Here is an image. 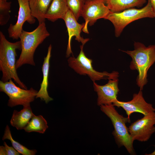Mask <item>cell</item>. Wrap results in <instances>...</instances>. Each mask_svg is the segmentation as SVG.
<instances>
[{"instance_id": "21", "label": "cell", "mask_w": 155, "mask_h": 155, "mask_svg": "<svg viewBox=\"0 0 155 155\" xmlns=\"http://www.w3.org/2000/svg\"><path fill=\"white\" fill-rule=\"evenodd\" d=\"M11 2L5 0H0V25L6 24L9 20Z\"/></svg>"}, {"instance_id": "8", "label": "cell", "mask_w": 155, "mask_h": 155, "mask_svg": "<svg viewBox=\"0 0 155 155\" xmlns=\"http://www.w3.org/2000/svg\"><path fill=\"white\" fill-rule=\"evenodd\" d=\"M111 12L107 6L105 0H86L81 16L85 21L82 31L89 34L88 26H92L98 20L105 19Z\"/></svg>"}, {"instance_id": "17", "label": "cell", "mask_w": 155, "mask_h": 155, "mask_svg": "<svg viewBox=\"0 0 155 155\" xmlns=\"http://www.w3.org/2000/svg\"><path fill=\"white\" fill-rule=\"evenodd\" d=\"M146 2V0H105L107 6L113 13L120 12L134 7H141Z\"/></svg>"}, {"instance_id": "11", "label": "cell", "mask_w": 155, "mask_h": 155, "mask_svg": "<svg viewBox=\"0 0 155 155\" xmlns=\"http://www.w3.org/2000/svg\"><path fill=\"white\" fill-rule=\"evenodd\" d=\"M113 104L114 106L123 108L129 118L134 113H140L145 115L150 113L155 112V108L152 105L145 100L141 90L137 93L134 94L132 99L129 101L125 102L117 100Z\"/></svg>"}, {"instance_id": "1", "label": "cell", "mask_w": 155, "mask_h": 155, "mask_svg": "<svg viewBox=\"0 0 155 155\" xmlns=\"http://www.w3.org/2000/svg\"><path fill=\"white\" fill-rule=\"evenodd\" d=\"M133 51H121L125 53L132 58L130 67L136 70L138 73L137 78V84L142 90L147 82V72L150 68L155 62V45L146 47L144 44L135 42Z\"/></svg>"}, {"instance_id": "15", "label": "cell", "mask_w": 155, "mask_h": 155, "mask_svg": "<svg viewBox=\"0 0 155 155\" xmlns=\"http://www.w3.org/2000/svg\"><path fill=\"white\" fill-rule=\"evenodd\" d=\"M34 115L30 105L23 106L20 111L14 110L10 121V124L18 130L24 129Z\"/></svg>"}, {"instance_id": "10", "label": "cell", "mask_w": 155, "mask_h": 155, "mask_svg": "<svg viewBox=\"0 0 155 155\" xmlns=\"http://www.w3.org/2000/svg\"><path fill=\"white\" fill-rule=\"evenodd\" d=\"M17 0L19 5L17 20L15 24H10L7 30L9 37L16 40L19 38L23 30V25L25 22L33 24L36 21L31 13L29 0Z\"/></svg>"}, {"instance_id": "13", "label": "cell", "mask_w": 155, "mask_h": 155, "mask_svg": "<svg viewBox=\"0 0 155 155\" xmlns=\"http://www.w3.org/2000/svg\"><path fill=\"white\" fill-rule=\"evenodd\" d=\"M63 20L64 21L68 33V43L66 52V57L70 56L72 53L71 48L72 38L75 37V40L82 44H85L89 40V38H84L81 37V32L84 26V23H79L71 12L69 9Z\"/></svg>"}, {"instance_id": "19", "label": "cell", "mask_w": 155, "mask_h": 155, "mask_svg": "<svg viewBox=\"0 0 155 155\" xmlns=\"http://www.w3.org/2000/svg\"><path fill=\"white\" fill-rule=\"evenodd\" d=\"M48 128L47 122L42 116L34 115L24 129L28 133L36 132L43 134Z\"/></svg>"}, {"instance_id": "25", "label": "cell", "mask_w": 155, "mask_h": 155, "mask_svg": "<svg viewBox=\"0 0 155 155\" xmlns=\"http://www.w3.org/2000/svg\"><path fill=\"white\" fill-rule=\"evenodd\" d=\"M146 155H155V150L152 153L149 154H145Z\"/></svg>"}, {"instance_id": "26", "label": "cell", "mask_w": 155, "mask_h": 155, "mask_svg": "<svg viewBox=\"0 0 155 155\" xmlns=\"http://www.w3.org/2000/svg\"><path fill=\"white\" fill-rule=\"evenodd\" d=\"M5 0L7 1V0Z\"/></svg>"}, {"instance_id": "3", "label": "cell", "mask_w": 155, "mask_h": 155, "mask_svg": "<svg viewBox=\"0 0 155 155\" xmlns=\"http://www.w3.org/2000/svg\"><path fill=\"white\" fill-rule=\"evenodd\" d=\"M50 35L45 22L39 24L31 32L23 30L19 38L21 45V52L16 63V69L25 64L35 65L34 56L35 51L44 40Z\"/></svg>"}, {"instance_id": "23", "label": "cell", "mask_w": 155, "mask_h": 155, "mask_svg": "<svg viewBox=\"0 0 155 155\" xmlns=\"http://www.w3.org/2000/svg\"><path fill=\"white\" fill-rule=\"evenodd\" d=\"M3 146H0V155H19L20 154L13 147H10L4 142Z\"/></svg>"}, {"instance_id": "9", "label": "cell", "mask_w": 155, "mask_h": 155, "mask_svg": "<svg viewBox=\"0 0 155 155\" xmlns=\"http://www.w3.org/2000/svg\"><path fill=\"white\" fill-rule=\"evenodd\" d=\"M155 112L150 113L132 123L128 128L134 141H147L155 132Z\"/></svg>"}, {"instance_id": "22", "label": "cell", "mask_w": 155, "mask_h": 155, "mask_svg": "<svg viewBox=\"0 0 155 155\" xmlns=\"http://www.w3.org/2000/svg\"><path fill=\"white\" fill-rule=\"evenodd\" d=\"M86 0H67L69 9L71 12L76 19L78 20L81 16L82 9Z\"/></svg>"}, {"instance_id": "16", "label": "cell", "mask_w": 155, "mask_h": 155, "mask_svg": "<svg viewBox=\"0 0 155 155\" xmlns=\"http://www.w3.org/2000/svg\"><path fill=\"white\" fill-rule=\"evenodd\" d=\"M67 0H53L45 15V18L55 22L59 19H63L69 10Z\"/></svg>"}, {"instance_id": "5", "label": "cell", "mask_w": 155, "mask_h": 155, "mask_svg": "<svg viewBox=\"0 0 155 155\" xmlns=\"http://www.w3.org/2000/svg\"><path fill=\"white\" fill-rule=\"evenodd\" d=\"M155 18L150 0L147 5L141 9L134 8L119 12H111L105 19L110 21L113 24L116 37H119L124 28L131 22L144 18Z\"/></svg>"}, {"instance_id": "18", "label": "cell", "mask_w": 155, "mask_h": 155, "mask_svg": "<svg viewBox=\"0 0 155 155\" xmlns=\"http://www.w3.org/2000/svg\"><path fill=\"white\" fill-rule=\"evenodd\" d=\"M53 0H29L32 15L39 24L45 22V15Z\"/></svg>"}, {"instance_id": "4", "label": "cell", "mask_w": 155, "mask_h": 155, "mask_svg": "<svg viewBox=\"0 0 155 155\" xmlns=\"http://www.w3.org/2000/svg\"><path fill=\"white\" fill-rule=\"evenodd\" d=\"M113 104L102 105L100 106L101 110L111 119L114 127L113 134L117 144L124 146L131 154H135L133 148V140L126 125L130 123L129 118L125 117L119 114Z\"/></svg>"}, {"instance_id": "6", "label": "cell", "mask_w": 155, "mask_h": 155, "mask_svg": "<svg viewBox=\"0 0 155 155\" xmlns=\"http://www.w3.org/2000/svg\"><path fill=\"white\" fill-rule=\"evenodd\" d=\"M84 44L80 46V51L76 58L70 57L68 59L69 66L80 75H88L93 82L104 79H115L119 77L116 71L109 73L106 71L99 72L94 69L92 65V60L88 58L83 51Z\"/></svg>"}, {"instance_id": "14", "label": "cell", "mask_w": 155, "mask_h": 155, "mask_svg": "<svg viewBox=\"0 0 155 155\" xmlns=\"http://www.w3.org/2000/svg\"><path fill=\"white\" fill-rule=\"evenodd\" d=\"M52 48V45L50 44L48 48L46 56L44 58V61L42 67V80L40 85V88L38 91L35 98H40L41 100L45 101L46 103H47L49 101L53 100V98L49 96L47 91L50 60L51 57Z\"/></svg>"}, {"instance_id": "2", "label": "cell", "mask_w": 155, "mask_h": 155, "mask_svg": "<svg viewBox=\"0 0 155 155\" xmlns=\"http://www.w3.org/2000/svg\"><path fill=\"white\" fill-rule=\"evenodd\" d=\"M21 50L20 41L14 42L8 41L1 31L0 32V69L2 73L1 81L3 82L13 79L20 87L27 89L20 80L16 68V49Z\"/></svg>"}, {"instance_id": "12", "label": "cell", "mask_w": 155, "mask_h": 155, "mask_svg": "<svg viewBox=\"0 0 155 155\" xmlns=\"http://www.w3.org/2000/svg\"><path fill=\"white\" fill-rule=\"evenodd\" d=\"M118 79H109L108 82L104 85L98 84L93 82L94 90L98 95L97 104L98 106L113 104L117 99L119 91L118 87Z\"/></svg>"}, {"instance_id": "7", "label": "cell", "mask_w": 155, "mask_h": 155, "mask_svg": "<svg viewBox=\"0 0 155 155\" xmlns=\"http://www.w3.org/2000/svg\"><path fill=\"white\" fill-rule=\"evenodd\" d=\"M0 90L5 93L9 98L8 106L11 107L18 105H30L38 92L32 88L25 89L17 86L11 79L3 82L0 81Z\"/></svg>"}, {"instance_id": "20", "label": "cell", "mask_w": 155, "mask_h": 155, "mask_svg": "<svg viewBox=\"0 0 155 155\" xmlns=\"http://www.w3.org/2000/svg\"><path fill=\"white\" fill-rule=\"evenodd\" d=\"M6 139L9 140L11 142L13 147L20 154L23 155H34L37 152V150L35 149H28L25 146L15 141L12 138L10 128L8 125H7L5 127L4 133L2 138L3 140Z\"/></svg>"}, {"instance_id": "24", "label": "cell", "mask_w": 155, "mask_h": 155, "mask_svg": "<svg viewBox=\"0 0 155 155\" xmlns=\"http://www.w3.org/2000/svg\"><path fill=\"white\" fill-rule=\"evenodd\" d=\"M155 16V0H150Z\"/></svg>"}]
</instances>
